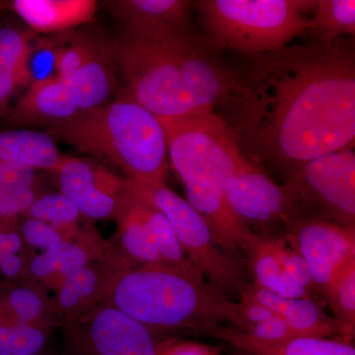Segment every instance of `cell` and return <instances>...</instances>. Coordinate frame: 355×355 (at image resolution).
Instances as JSON below:
<instances>
[{
    "label": "cell",
    "mask_w": 355,
    "mask_h": 355,
    "mask_svg": "<svg viewBox=\"0 0 355 355\" xmlns=\"http://www.w3.org/2000/svg\"><path fill=\"white\" fill-rule=\"evenodd\" d=\"M88 259L87 252L80 245L64 240L37 256L30 268L37 277L62 275L64 277L87 266Z\"/></svg>",
    "instance_id": "cell-23"
},
{
    "label": "cell",
    "mask_w": 355,
    "mask_h": 355,
    "mask_svg": "<svg viewBox=\"0 0 355 355\" xmlns=\"http://www.w3.org/2000/svg\"><path fill=\"white\" fill-rule=\"evenodd\" d=\"M240 352H241V350H240ZM242 355H252V354H247V352H242Z\"/></svg>",
    "instance_id": "cell-44"
},
{
    "label": "cell",
    "mask_w": 355,
    "mask_h": 355,
    "mask_svg": "<svg viewBox=\"0 0 355 355\" xmlns=\"http://www.w3.org/2000/svg\"><path fill=\"white\" fill-rule=\"evenodd\" d=\"M275 238L268 235H254L246 254L254 275V284L272 291L282 268L275 252Z\"/></svg>",
    "instance_id": "cell-26"
},
{
    "label": "cell",
    "mask_w": 355,
    "mask_h": 355,
    "mask_svg": "<svg viewBox=\"0 0 355 355\" xmlns=\"http://www.w3.org/2000/svg\"><path fill=\"white\" fill-rule=\"evenodd\" d=\"M22 235L28 244L44 251L58 243L64 241L60 230L46 222L29 218L22 226Z\"/></svg>",
    "instance_id": "cell-32"
},
{
    "label": "cell",
    "mask_w": 355,
    "mask_h": 355,
    "mask_svg": "<svg viewBox=\"0 0 355 355\" xmlns=\"http://www.w3.org/2000/svg\"><path fill=\"white\" fill-rule=\"evenodd\" d=\"M125 183L167 217L189 260L210 286L227 297L240 296L248 284L241 266L216 244L207 221L190 203L166 184L154 187L130 179Z\"/></svg>",
    "instance_id": "cell-8"
},
{
    "label": "cell",
    "mask_w": 355,
    "mask_h": 355,
    "mask_svg": "<svg viewBox=\"0 0 355 355\" xmlns=\"http://www.w3.org/2000/svg\"><path fill=\"white\" fill-rule=\"evenodd\" d=\"M284 238L304 259L315 291L323 298L336 273L355 259V226L292 218L284 224Z\"/></svg>",
    "instance_id": "cell-10"
},
{
    "label": "cell",
    "mask_w": 355,
    "mask_h": 355,
    "mask_svg": "<svg viewBox=\"0 0 355 355\" xmlns=\"http://www.w3.org/2000/svg\"><path fill=\"white\" fill-rule=\"evenodd\" d=\"M53 171L60 193L84 216L94 219L116 217L125 180L89 159L62 155Z\"/></svg>",
    "instance_id": "cell-11"
},
{
    "label": "cell",
    "mask_w": 355,
    "mask_h": 355,
    "mask_svg": "<svg viewBox=\"0 0 355 355\" xmlns=\"http://www.w3.org/2000/svg\"><path fill=\"white\" fill-rule=\"evenodd\" d=\"M0 355H13V354H4V352H0ZM35 355H39V354H35Z\"/></svg>",
    "instance_id": "cell-43"
},
{
    "label": "cell",
    "mask_w": 355,
    "mask_h": 355,
    "mask_svg": "<svg viewBox=\"0 0 355 355\" xmlns=\"http://www.w3.org/2000/svg\"><path fill=\"white\" fill-rule=\"evenodd\" d=\"M30 218L46 222L60 230L76 225L80 211L62 193L37 198L27 210Z\"/></svg>",
    "instance_id": "cell-27"
},
{
    "label": "cell",
    "mask_w": 355,
    "mask_h": 355,
    "mask_svg": "<svg viewBox=\"0 0 355 355\" xmlns=\"http://www.w3.org/2000/svg\"><path fill=\"white\" fill-rule=\"evenodd\" d=\"M34 187H17L0 193V216L12 217L27 211L36 200Z\"/></svg>",
    "instance_id": "cell-33"
},
{
    "label": "cell",
    "mask_w": 355,
    "mask_h": 355,
    "mask_svg": "<svg viewBox=\"0 0 355 355\" xmlns=\"http://www.w3.org/2000/svg\"><path fill=\"white\" fill-rule=\"evenodd\" d=\"M324 298L340 327L343 342L350 343L355 331V259L336 273Z\"/></svg>",
    "instance_id": "cell-22"
},
{
    "label": "cell",
    "mask_w": 355,
    "mask_h": 355,
    "mask_svg": "<svg viewBox=\"0 0 355 355\" xmlns=\"http://www.w3.org/2000/svg\"><path fill=\"white\" fill-rule=\"evenodd\" d=\"M118 69L114 55V41L100 37L92 53L69 78L80 112L104 106L118 87Z\"/></svg>",
    "instance_id": "cell-15"
},
{
    "label": "cell",
    "mask_w": 355,
    "mask_h": 355,
    "mask_svg": "<svg viewBox=\"0 0 355 355\" xmlns=\"http://www.w3.org/2000/svg\"><path fill=\"white\" fill-rule=\"evenodd\" d=\"M240 300L252 301L268 308L282 318L297 338L342 336L336 320L315 299L280 298L257 284H247L240 294Z\"/></svg>",
    "instance_id": "cell-14"
},
{
    "label": "cell",
    "mask_w": 355,
    "mask_h": 355,
    "mask_svg": "<svg viewBox=\"0 0 355 355\" xmlns=\"http://www.w3.org/2000/svg\"><path fill=\"white\" fill-rule=\"evenodd\" d=\"M226 196L238 218L256 234L284 237L288 202L282 186L247 157L226 183Z\"/></svg>",
    "instance_id": "cell-9"
},
{
    "label": "cell",
    "mask_w": 355,
    "mask_h": 355,
    "mask_svg": "<svg viewBox=\"0 0 355 355\" xmlns=\"http://www.w3.org/2000/svg\"><path fill=\"white\" fill-rule=\"evenodd\" d=\"M22 247V239L16 233L0 232V259L15 254Z\"/></svg>",
    "instance_id": "cell-40"
},
{
    "label": "cell",
    "mask_w": 355,
    "mask_h": 355,
    "mask_svg": "<svg viewBox=\"0 0 355 355\" xmlns=\"http://www.w3.org/2000/svg\"><path fill=\"white\" fill-rule=\"evenodd\" d=\"M158 355H221V349L205 343L181 342L164 345Z\"/></svg>",
    "instance_id": "cell-37"
},
{
    "label": "cell",
    "mask_w": 355,
    "mask_h": 355,
    "mask_svg": "<svg viewBox=\"0 0 355 355\" xmlns=\"http://www.w3.org/2000/svg\"><path fill=\"white\" fill-rule=\"evenodd\" d=\"M270 292L284 299H313L312 292L284 272L280 273L277 284Z\"/></svg>",
    "instance_id": "cell-38"
},
{
    "label": "cell",
    "mask_w": 355,
    "mask_h": 355,
    "mask_svg": "<svg viewBox=\"0 0 355 355\" xmlns=\"http://www.w3.org/2000/svg\"><path fill=\"white\" fill-rule=\"evenodd\" d=\"M252 355H355L350 343L334 338H293L279 342H263L229 324H219L205 331Z\"/></svg>",
    "instance_id": "cell-16"
},
{
    "label": "cell",
    "mask_w": 355,
    "mask_h": 355,
    "mask_svg": "<svg viewBox=\"0 0 355 355\" xmlns=\"http://www.w3.org/2000/svg\"><path fill=\"white\" fill-rule=\"evenodd\" d=\"M121 92L157 118L209 113L242 144L261 116L258 90L246 69L221 60L189 27H123L114 39Z\"/></svg>",
    "instance_id": "cell-2"
},
{
    "label": "cell",
    "mask_w": 355,
    "mask_h": 355,
    "mask_svg": "<svg viewBox=\"0 0 355 355\" xmlns=\"http://www.w3.org/2000/svg\"><path fill=\"white\" fill-rule=\"evenodd\" d=\"M239 303L241 304L242 316L247 322L248 328L251 324L260 323V322L266 321V320L275 316L272 311L258 304V303L246 300H240Z\"/></svg>",
    "instance_id": "cell-39"
},
{
    "label": "cell",
    "mask_w": 355,
    "mask_h": 355,
    "mask_svg": "<svg viewBox=\"0 0 355 355\" xmlns=\"http://www.w3.org/2000/svg\"><path fill=\"white\" fill-rule=\"evenodd\" d=\"M170 165L183 182L191 207L207 221L216 244L234 257L246 253L256 233L229 205L226 183L246 157L227 125L216 114L158 118Z\"/></svg>",
    "instance_id": "cell-3"
},
{
    "label": "cell",
    "mask_w": 355,
    "mask_h": 355,
    "mask_svg": "<svg viewBox=\"0 0 355 355\" xmlns=\"http://www.w3.org/2000/svg\"><path fill=\"white\" fill-rule=\"evenodd\" d=\"M149 205L150 209L148 219L153 231L154 244L163 261L168 265L176 266L193 275H202L189 260L167 217L150 203Z\"/></svg>",
    "instance_id": "cell-25"
},
{
    "label": "cell",
    "mask_w": 355,
    "mask_h": 355,
    "mask_svg": "<svg viewBox=\"0 0 355 355\" xmlns=\"http://www.w3.org/2000/svg\"><path fill=\"white\" fill-rule=\"evenodd\" d=\"M9 303L20 323L32 324L31 322L43 311V301L39 294L27 287L14 289L9 296Z\"/></svg>",
    "instance_id": "cell-31"
},
{
    "label": "cell",
    "mask_w": 355,
    "mask_h": 355,
    "mask_svg": "<svg viewBox=\"0 0 355 355\" xmlns=\"http://www.w3.org/2000/svg\"><path fill=\"white\" fill-rule=\"evenodd\" d=\"M317 1L303 0H200L193 1L203 37L217 51L254 58L279 50L306 33L303 12Z\"/></svg>",
    "instance_id": "cell-6"
},
{
    "label": "cell",
    "mask_w": 355,
    "mask_h": 355,
    "mask_svg": "<svg viewBox=\"0 0 355 355\" xmlns=\"http://www.w3.org/2000/svg\"><path fill=\"white\" fill-rule=\"evenodd\" d=\"M315 41L331 44L343 37H354V0H317L315 15L306 23V33Z\"/></svg>",
    "instance_id": "cell-21"
},
{
    "label": "cell",
    "mask_w": 355,
    "mask_h": 355,
    "mask_svg": "<svg viewBox=\"0 0 355 355\" xmlns=\"http://www.w3.org/2000/svg\"><path fill=\"white\" fill-rule=\"evenodd\" d=\"M8 10H12V7H11V1L0 0V17H1V16Z\"/></svg>",
    "instance_id": "cell-42"
},
{
    "label": "cell",
    "mask_w": 355,
    "mask_h": 355,
    "mask_svg": "<svg viewBox=\"0 0 355 355\" xmlns=\"http://www.w3.org/2000/svg\"><path fill=\"white\" fill-rule=\"evenodd\" d=\"M242 331L263 342H279V340L297 338L293 331L289 328L288 324L277 315L266 321L251 324L246 331Z\"/></svg>",
    "instance_id": "cell-34"
},
{
    "label": "cell",
    "mask_w": 355,
    "mask_h": 355,
    "mask_svg": "<svg viewBox=\"0 0 355 355\" xmlns=\"http://www.w3.org/2000/svg\"><path fill=\"white\" fill-rule=\"evenodd\" d=\"M46 133L55 141L119 168L128 179L154 187L166 184L170 162L162 125L125 93Z\"/></svg>",
    "instance_id": "cell-5"
},
{
    "label": "cell",
    "mask_w": 355,
    "mask_h": 355,
    "mask_svg": "<svg viewBox=\"0 0 355 355\" xmlns=\"http://www.w3.org/2000/svg\"><path fill=\"white\" fill-rule=\"evenodd\" d=\"M27 83L24 77L19 74L0 69V119H6L8 116L11 109L9 102L16 88L20 84Z\"/></svg>",
    "instance_id": "cell-36"
},
{
    "label": "cell",
    "mask_w": 355,
    "mask_h": 355,
    "mask_svg": "<svg viewBox=\"0 0 355 355\" xmlns=\"http://www.w3.org/2000/svg\"><path fill=\"white\" fill-rule=\"evenodd\" d=\"M14 12L31 31L67 33L95 20V0H14Z\"/></svg>",
    "instance_id": "cell-17"
},
{
    "label": "cell",
    "mask_w": 355,
    "mask_h": 355,
    "mask_svg": "<svg viewBox=\"0 0 355 355\" xmlns=\"http://www.w3.org/2000/svg\"><path fill=\"white\" fill-rule=\"evenodd\" d=\"M36 181V170L0 164V193L17 187H34Z\"/></svg>",
    "instance_id": "cell-35"
},
{
    "label": "cell",
    "mask_w": 355,
    "mask_h": 355,
    "mask_svg": "<svg viewBox=\"0 0 355 355\" xmlns=\"http://www.w3.org/2000/svg\"><path fill=\"white\" fill-rule=\"evenodd\" d=\"M261 116L243 154L270 161L282 174L354 146V37L312 40L249 58Z\"/></svg>",
    "instance_id": "cell-1"
},
{
    "label": "cell",
    "mask_w": 355,
    "mask_h": 355,
    "mask_svg": "<svg viewBox=\"0 0 355 355\" xmlns=\"http://www.w3.org/2000/svg\"><path fill=\"white\" fill-rule=\"evenodd\" d=\"M0 268L4 275L12 277L20 272L21 268H22V261H21L20 257L16 254H9V256L0 259Z\"/></svg>",
    "instance_id": "cell-41"
},
{
    "label": "cell",
    "mask_w": 355,
    "mask_h": 355,
    "mask_svg": "<svg viewBox=\"0 0 355 355\" xmlns=\"http://www.w3.org/2000/svg\"><path fill=\"white\" fill-rule=\"evenodd\" d=\"M289 219L355 226V153L352 147L312 159L282 174Z\"/></svg>",
    "instance_id": "cell-7"
},
{
    "label": "cell",
    "mask_w": 355,
    "mask_h": 355,
    "mask_svg": "<svg viewBox=\"0 0 355 355\" xmlns=\"http://www.w3.org/2000/svg\"><path fill=\"white\" fill-rule=\"evenodd\" d=\"M103 4L123 27H189L193 7L188 0H109Z\"/></svg>",
    "instance_id": "cell-19"
},
{
    "label": "cell",
    "mask_w": 355,
    "mask_h": 355,
    "mask_svg": "<svg viewBox=\"0 0 355 355\" xmlns=\"http://www.w3.org/2000/svg\"><path fill=\"white\" fill-rule=\"evenodd\" d=\"M160 349L153 331L113 306L98 311L69 340L70 355H158Z\"/></svg>",
    "instance_id": "cell-12"
},
{
    "label": "cell",
    "mask_w": 355,
    "mask_h": 355,
    "mask_svg": "<svg viewBox=\"0 0 355 355\" xmlns=\"http://www.w3.org/2000/svg\"><path fill=\"white\" fill-rule=\"evenodd\" d=\"M46 343L44 331L34 324H0V352L13 355L38 354Z\"/></svg>",
    "instance_id": "cell-28"
},
{
    "label": "cell",
    "mask_w": 355,
    "mask_h": 355,
    "mask_svg": "<svg viewBox=\"0 0 355 355\" xmlns=\"http://www.w3.org/2000/svg\"><path fill=\"white\" fill-rule=\"evenodd\" d=\"M149 209V203L135 193L125 180V188L116 214L121 245L132 258L144 265L166 263L154 244L148 219Z\"/></svg>",
    "instance_id": "cell-18"
},
{
    "label": "cell",
    "mask_w": 355,
    "mask_h": 355,
    "mask_svg": "<svg viewBox=\"0 0 355 355\" xmlns=\"http://www.w3.org/2000/svg\"><path fill=\"white\" fill-rule=\"evenodd\" d=\"M99 277L97 272L88 266L65 275L58 293V305L62 310H73L89 300L97 291Z\"/></svg>",
    "instance_id": "cell-29"
},
{
    "label": "cell",
    "mask_w": 355,
    "mask_h": 355,
    "mask_svg": "<svg viewBox=\"0 0 355 355\" xmlns=\"http://www.w3.org/2000/svg\"><path fill=\"white\" fill-rule=\"evenodd\" d=\"M81 113L69 84L57 76L35 81L28 92L10 109L9 123L15 127L64 125Z\"/></svg>",
    "instance_id": "cell-13"
},
{
    "label": "cell",
    "mask_w": 355,
    "mask_h": 355,
    "mask_svg": "<svg viewBox=\"0 0 355 355\" xmlns=\"http://www.w3.org/2000/svg\"><path fill=\"white\" fill-rule=\"evenodd\" d=\"M275 245L282 272H286L308 291H315L309 268L303 257L287 243L284 237H275Z\"/></svg>",
    "instance_id": "cell-30"
},
{
    "label": "cell",
    "mask_w": 355,
    "mask_h": 355,
    "mask_svg": "<svg viewBox=\"0 0 355 355\" xmlns=\"http://www.w3.org/2000/svg\"><path fill=\"white\" fill-rule=\"evenodd\" d=\"M32 31L17 24L0 26V69L15 72L30 80Z\"/></svg>",
    "instance_id": "cell-24"
},
{
    "label": "cell",
    "mask_w": 355,
    "mask_h": 355,
    "mask_svg": "<svg viewBox=\"0 0 355 355\" xmlns=\"http://www.w3.org/2000/svg\"><path fill=\"white\" fill-rule=\"evenodd\" d=\"M62 155L46 132L0 128V164L53 171Z\"/></svg>",
    "instance_id": "cell-20"
},
{
    "label": "cell",
    "mask_w": 355,
    "mask_h": 355,
    "mask_svg": "<svg viewBox=\"0 0 355 355\" xmlns=\"http://www.w3.org/2000/svg\"><path fill=\"white\" fill-rule=\"evenodd\" d=\"M112 306L153 331H197L219 324L248 328L241 304L193 275L168 263L128 268L116 279Z\"/></svg>",
    "instance_id": "cell-4"
}]
</instances>
